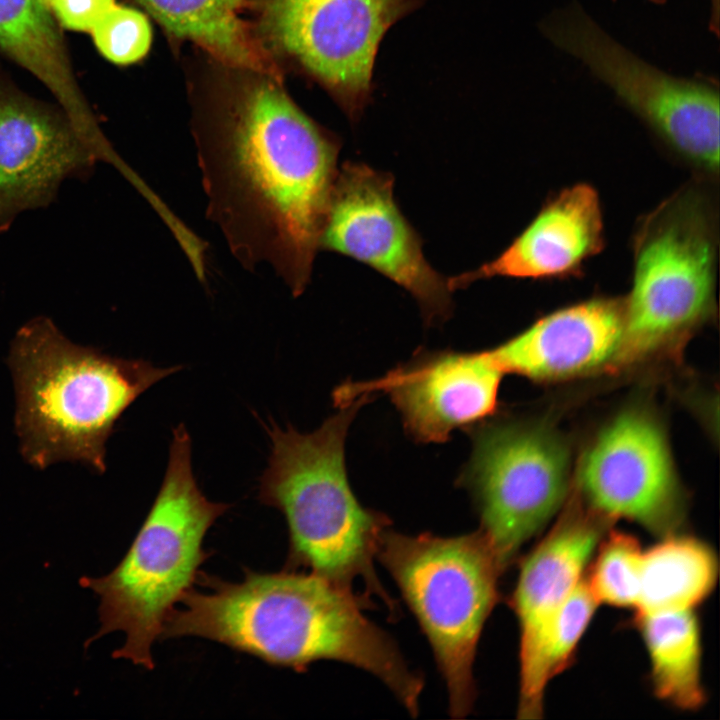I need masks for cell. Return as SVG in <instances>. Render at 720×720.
<instances>
[{
  "label": "cell",
  "mask_w": 720,
  "mask_h": 720,
  "mask_svg": "<svg viewBox=\"0 0 720 720\" xmlns=\"http://www.w3.org/2000/svg\"><path fill=\"white\" fill-rule=\"evenodd\" d=\"M705 180L674 192L635 229L617 362H633L655 352L688 334L714 311L718 209Z\"/></svg>",
  "instance_id": "6"
},
{
  "label": "cell",
  "mask_w": 720,
  "mask_h": 720,
  "mask_svg": "<svg viewBox=\"0 0 720 720\" xmlns=\"http://www.w3.org/2000/svg\"><path fill=\"white\" fill-rule=\"evenodd\" d=\"M90 33L98 51L110 62L119 65L142 59L152 42L148 18L137 9L116 4Z\"/></svg>",
  "instance_id": "24"
},
{
  "label": "cell",
  "mask_w": 720,
  "mask_h": 720,
  "mask_svg": "<svg viewBox=\"0 0 720 720\" xmlns=\"http://www.w3.org/2000/svg\"><path fill=\"white\" fill-rule=\"evenodd\" d=\"M98 160L59 106L0 78V233L23 212L49 206L61 184Z\"/></svg>",
  "instance_id": "15"
},
{
  "label": "cell",
  "mask_w": 720,
  "mask_h": 720,
  "mask_svg": "<svg viewBox=\"0 0 720 720\" xmlns=\"http://www.w3.org/2000/svg\"><path fill=\"white\" fill-rule=\"evenodd\" d=\"M655 695L682 710L703 706L701 637L694 609L637 614Z\"/></svg>",
  "instance_id": "19"
},
{
  "label": "cell",
  "mask_w": 720,
  "mask_h": 720,
  "mask_svg": "<svg viewBox=\"0 0 720 720\" xmlns=\"http://www.w3.org/2000/svg\"><path fill=\"white\" fill-rule=\"evenodd\" d=\"M0 53L43 83L86 142L103 139L75 78L59 24L44 0H0Z\"/></svg>",
  "instance_id": "18"
},
{
  "label": "cell",
  "mask_w": 720,
  "mask_h": 720,
  "mask_svg": "<svg viewBox=\"0 0 720 720\" xmlns=\"http://www.w3.org/2000/svg\"><path fill=\"white\" fill-rule=\"evenodd\" d=\"M8 364L24 459L38 469L78 461L98 473L106 470V442L123 412L154 383L180 369L77 345L44 316L19 328Z\"/></svg>",
  "instance_id": "3"
},
{
  "label": "cell",
  "mask_w": 720,
  "mask_h": 720,
  "mask_svg": "<svg viewBox=\"0 0 720 720\" xmlns=\"http://www.w3.org/2000/svg\"><path fill=\"white\" fill-rule=\"evenodd\" d=\"M541 32L636 114L662 143L702 178L719 173V93L703 81L672 76L610 36L573 3L553 12Z\"/></svg>",
  "instance_id": "8"
},
{
  "label": "cell",
  "mask_w": 720,
  "mask_h": 720,
  "mask_svg": "<svg viewBox=\"0 0 720 720\" xmlns=\"http://www.w3.org/2000/svg\"><path fill=\"white\" fill-rule=\"evenodd\" d=\"M53 17L62 27L90 32L98 21L116 4L115 0H44Z\"/></svg>",
  "instance_id": "25"
},
{
  "label": "cell",
  "mask_w": 720,
  "mask_h": 720,
  "mask_svg": "<svg viewBox=\"0 0 720 720\" xmlns=\"http://www.w3.org/2000/svg\"><path fill=\"white\" fill-rule=\"evenodd\" d=\"M370 399L363 394L340 406L312 433H300L292 426L282 429L275 423L266 426L271 454L258 499L285 516L289 532L285 569L308 568L356 596L354 586L360 582L367 600L375 595L394 613L395 601L373 565L390 520L359 503L345 465L348 428Z\"/></svg>",
  "instance_id": "4"
},
{
  "label": "cell",
  "mask_w": 720,
  "mask_h": 720,
  "mask_svg": "<svg viewBox=\"0 0 720 720\" xmlns=\"http://www.w3.org/2000/svg\"><path fill=\"white\" fill-rule=\"evenodd\" d=\"M578 482L586 505L608 520L634 521L662 538L682 525L683 498L666 439L644 412L626 411L599 434Z\"/></svg>",
  "instance_id": "12"
},
{
  "label": "cell",
  "mask_w": 720,
  "mask_h": 720,
  "mask_svg": "<svg viewBox=\"0 0 720 720\" xmlns=\"http://www.w3.org/2000/svg\"><path fill=\"white\" fill-rule=\"evenodd\" d=\"M229 507L208 500L199 489L192 471L191 439L180 424L173 431L160 490L127 553L110 573L79 581L100 600V628L86 646L122 631L125 643L112 657L153 669L152 646L209 557L203 548L207 531Z\"/></svg>",
  "instance_id": "5"
},
{
  "label": "cell",
  "mask_w": 720,
  "mask_h": 720,
  "mask_svg": "<svg viewBox=\"0 0 720 720\" xmlns=\"http://www.w3.org/2000/svg\"><path fill=\"white\" fill-rule=\"evenodd\" d=\"M469 431L473 449L458 484L472 497L503 573L563 505L568 454L552 433L532 426L495 423Z\"/></svg>",
  "instance_id": "9"
},
{
  "label": "cell",
  "mask_w": 720,
  "mask_h": 720,
  "mask_svg": "<svg viewBox=\"0 0 720 720\" xmlns=\"http://www.w3.org/2000/svg\"><path fill=\"white\" fill-rule=\"evenodd\" d=\"M244 572L241 582L199 572L196 581L207 591L188 590L159 639L201 637L298 672L322 659L348 663L375 675L418 714L422 677L362 614L358 596L311 572Z\"/></svg>",
  "instance_id": "2"
},
{
  "label": "cell",
  "mask_w": 720,
  "mask_h": 720,
  "mask_svg": "<svg viewBox=\"0 0 720 720\" xmlns=\"http://www.w3.org/2000/svg\"><path fill=\"white\" fill-rule=\"evenodd\" d=\"M503 371L487 351H421L387 375L345 383L334 392L338 406L383 391L399 411L408 434L442 443L457 428L480 424L494 413Z\"/></svg>",
  "instance_id": "13"
},
{
  "label": "cell",
  "mask_w": 720,
  "mask_h": 720,
  "mask_svg": "<svg viewBox=\"0 0 720 720\" xmlns=\"http://www.w3.org/2000/svg\"><path fill=\"white\" fill-rule=\"evenodd\" d=\"M623 325V298L594 297L553 311L488 352L503 373L569 378L615 360Z\"/></svg>",
  "instance_id": "17"
},
{
  "label": "cell",
  "mask_w": 720,
  "mask_h": 720,
  "mask_svg": "<svg viewBox=\"0 0 720 720\" xmlns=\"http://www.w3.org/2000/svg\"><path fill=\"white\" fill-rule=\"evenodd\" d=\"M647 1L650 3L656 4V5H660V4H663L666 2V0H647Z\"/></svg>",
  "instance_id": "26"
},
{
  "label": "cell",
  "mask_w": 720,
  "mask_h": 720,
  "mask_svg": "<svg viewBox=\"0 0 720 720\" xmlns=\"http://www.w3.org/2000/svg\"><path fill=\"white\" fill-rule=\"evenodd\" d=\"M376 557L415 615L445 680L449 713L463 718L475 699L473 663L502 574L480 529L454 537L387 528Z\"/></svg>",
  "instance_id": "7"
},
{
  "label": "cell",
  "mask_w": 720,
  "mask_h": 720,
  "mask_svg": "<svg viewBox=\"0 0 720 720\" xmlns=\"http://www.w3.org/2000/svg\"><path fill=\"white\" fill-rule=\"evenodd\" d=\"M598 605L583 578L560 608L546 636L540 663L545 688L570 663Z\"/></svg>",
  "instance_id": "23"
},
{
  "label": "cell",
  "mask_w": 720,
  "mask_h": 720,
  "mask_svg": "<svg viewBox=\"0 0 720 720\" xmlns=\"http://www.w3.org/2000/svg\"><path fill=\"white\" fill-rule=\"evenodd\" d=\"M586 583L598 602L615 607L635 608L640 588L643 549L627 533L607 532Z\"/></svg>",
  "instance_id": "22"
},
{
  "label": "cell",
  "mask_w": 720,
  "mask_h": 720,
  "mask_svg": "<svg viewBox=\"0 0 720 720\" xmlns=\"http://www.w3.org/2000/svg\"><path fill=\"white\" fill-rule=\"evenodd\" d=\"M423 1L262 0L261 25L273 48L321 82L357 121L383 36Z\"/></svg>",
  "instance_id": "10"
},
{
  "label": "cell",
  "mask_w": 720,
  "mask_h": 720,
  "mask_svg": "<svg viewBox=\"0 0 720 720\" xmlns=\"http://www.w3.org/2000/svg\"><path fill=\"white\" fill-rule=\"evenodd\" d=\"M608 519L572 503L523 560L512 606L519 624L518 717L541 718L546 688L540 663L548 631L608 532Z\"/></svg>",
  "instance_id": "14"
},
{
  "label": "cell",
  "mask_w": 720,
  "mask_h": 720,
  "mask_svg": "<svg viewBox=\"0 0 720 720\" xmlns=\"http://www.w3.org/2000/svg\"><path fill=\"white\" fill-rule=\"evenodd\" d=\"M394 178L359 162L338 170L319 250L349 256L407 290L425 322L446 320L452 311L447 280L426 261L422 240L393 197Z\"/></svg>",
  "instance_id": "11"
},
{
  "label": "cell",
  "mask_w": 720,
  "mask_h": 720,
  "mask_svg": "<svg viewBox=\"0 0 720 720\" xmlns=\"http://www.w3.org/2000/svg\"><path fill=\"white\" fill-rule=\"evenodd\" d=\"M718 562L711 547L679 533L643 550L637 614L694 609L712 592Z\"/></svg>",
  "instance_id": "20"
},
{
  "label": "cell",
  "mask_w": 720,
  "mask_h": 720,
  "mask_svg": "<svg viewBox=\"0 0 720 720\" xmlns=\"http://www.w3.org/2000/svg\"><path fill=\"white\" fill-rule=\"evenodd\" d=\"M170 34L193 41L225 62L261 68L242 19L248 0H135Z\"/></svg>",
  "instance_id": "21"
},
{
  "label": "cell",
  "mask_w": 720,
  "mask_h": 720,
  "mask_svg": "<svg viewBox=\"0 0 720 720\" xmlns=\"http://www.w3.org/2000/svg\"><path fill=\"white\" fill-rule=\"evenodd\" d=\"M195 140L207 217L246 269L268 266L294 297L309 284L340 141L270 79L207 109Z\"/></svg>",
  "instance_id": "1"
},
{
  "label": "cell",
  "mask_w": 720,
  "mask_h": 720,
  "mask_svg": "<svg viewBox=\"0 0 720 720\" xmlns=\"http://www.w3.org/2000/svg\"><path fill=\"white\" fill-rule=\"evenodd\" d=\"M598 192L587 183L566 187L546 200L532 221L495 259L447 279L452 292L494 277L555 280L576 276L604 248Z\"/></svg>",
  "instance_id": "16"
}]
</instances>
